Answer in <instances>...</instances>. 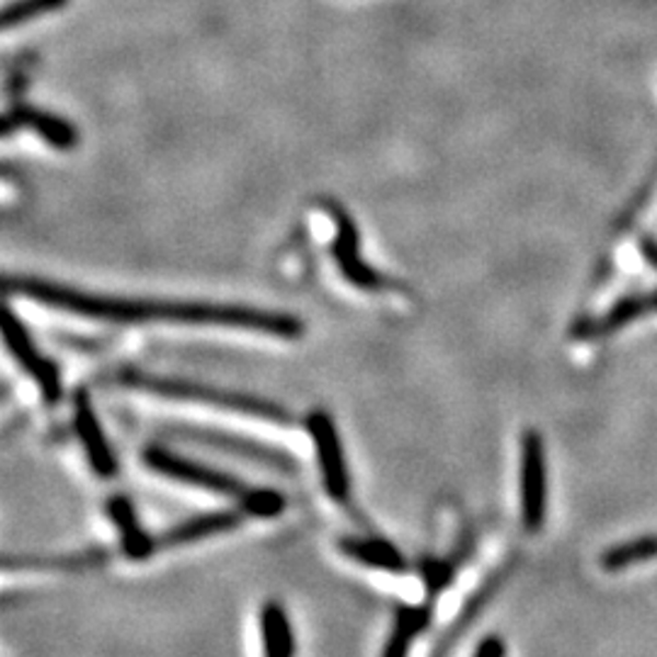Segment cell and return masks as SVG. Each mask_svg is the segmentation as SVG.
Masks as SVG:
<instances>
[{
	"mask_svg": "<svg viewBox=\"0 0 657 657\" xmlns=\"http://www.w3.org/2000/svg\"><path fill=\"white\" fill-rule=\"evenodd\" d=\"M5 290L10 295H22L37 304L54 307V310L91 316V320L119 322V324H191V326H229L261 332L280 338H298L304 334V322L300 316L276 310H258V307L241 304H210V302H181V300H131L110 298V295H93L64 285H54L39 278L8 276Z\"/></svg>",
	"mask_w": 657,
	"mask_h": 657,
	"instance_id": "1",
	"label": "cell"
},
{
	"mask_svg": "<svg viewBox=\"0 0 657 657\" xmlns=\"http://www.w3.org/2000/svg\"><path fill=\"white\" fill-rule=\"evenodd\" d=\"M117 382L123 388L153 392V394H161V397H169V400L195 402V404H205V407L261 416V419L273 422V424H285V426L292 424V416L288 410L283 407V404L266 400V397H256V394L203 385V382H193V380H183V378L149 376V372H141V370L119 372Z\"/></svg>",
	"mask_w": 657,
	"mask_h": 657,
	"instance_id": "2",
	"label": "cell"
},
{
	"mask_svg": "<svg viewBox=\"0 0 657 657\" xmlns=\"http://www.w3.org/2000/svg\"><path fill=\"white\" fill-rule=\"evenodd\" d=\"M519 509L526 531H541L548 514V458L543 436L526 429L519 441Z\"/></svg>",
	"mask_w": 657,
	"mask_h": 657,
	"instance_id": "3",
	"label": "cell"
},
{
	"mask_svg": "<svg viewBox=\"0 0 657 657\" xmlns=\"http://www.w3.org/2000/svg\"><path fill=\"white\" fill-rule=\"evenodd\" d=\"M304 429L310 434L316 453V465L322 473L326 495L336 504L350 502V473L344 456L342 434L336 429L334 416L324 410H314L304 416Z\"/></svg>",
	"mask_w": 657,
	"mask_h": 657,
	"instance_id": "4",
	"label": "cell"
},
{
	"mask_svg": "<svg viewBox=\"0 0 657 657\" xmlns=\"http://www.w3.org/2000/svg\"><path fill=\"white\" fill-rule=\"evenodd\" d=\"M141 458H145V465L153 470V473L173 482H183V485L217 492V495H227L234 499H239L249 489L244 482L237 480L234 475L222 473V470H215L205 463H197V460L169 451V448L163 446H149Z\"/></svg>",
	"mask_w": 657,
	"mask_h": 657,
	"instance_id": "5",
	"label": "cell"
},
{
	"mask_svg": "<svg viewBox=\"0 0 657 657\" xmlns=\"http://www.w3.org/2000/svg\"><path fill=\"white\" fill-rule=\"evenodd\" d=\"M171 436L181 438V441H191L205 448H215V451L222 453H232L249 460V463H256L270 470H280V473H292L298 470V463L290 453H285L283 448L276 446H266L258 441H249L244 436L229 434L222 429H205V426H193V424H175L169 429Z\"/></svg>",
	"mask_w": 657,
	"mask_h": 657,
	"instance_id": "6",
	"label": "cell"
},
{
	"mask_svg": "<svg viewBox=\"0 0 657 657\" xmlns=\"http://www.w3.org/2000/svg\"><path fill=\"white\" fill-rule=\"evenodd\" d=\"M3 338L8 350L15 358V364L27 372L32 382L37 385V390L42 392L44 402L57 404L64 394L61 372L57 364H54L49 356H44L37 348V344L32 342L25 324L20 322V316L10 310V307H5L3 312Z\"/></svg>",
	"mask_w": 657,
	"mask_h": 657,
	"instance_id": "7",
	"label": "cell"
},
{
	"mask_svg": "<svg viewBox=\"0 0 657 657\" xmlns=\"http://www.w3.org/2000/svg\"><path fill=\"white\" fill-rule=\"evenodd\" d=\"M324 210L334 217L336 224V237L332 244V254L338 270L346 278L348 285H354L358 290H368V292H378L390 288V280L378 273L376 268H370L368 263L360 256V237H358V227L354 222L342 205L338 203H326Z\"/></svg>",
	"mask_w": 657,
	"mask_h": 657,
	"instance_id": "8",
	"label": "cell"
},
{
	"mask_svg": "<svg viewBox=\"0 0 657 657\" xmlns=\"http://www.w3.org/2000/svg\"><path fill=\"white\" fill-rule=\"evenodd\" d=\"M71 414H73V429L83 446V453L88 458L93 473L101 480H113L119 470L117 456L113 446L107 441V434L103 429L101 419L93 410V402L88 397L85 390H76L71 400Z\"/></svg>",
	"mask_w": 657,
	"mask_h": 657,
	"instance_id": "9",
	"label": "cell"
},
{
	"mask_svg": "<svg viewBox=\"0 0 657 657\" xmlns=\"http://www.w3.org/2000/svg\"><path fill=\"white\" fill-rule=\"evenodd\" d=\"M15 129H30L42 137L51 149L57 151H71L79 145V131L59 115H51L47 110L27 107V105H15L8 110L3 119V137H10Z\"/></svg>",
	"mask_w": 657,
	"mask_h": 657,
	"instance_id": "10",
	"label": "cell"
},
{
	"mask_svg": "<svg viewBox=\"0 0 657 657\" xmlns=\"http://www.w3.org/2000/svg\"><path fill=\"white\" fill-rule=\"evenodd\" d=\"M244 519H246V511L241 507L197 514V517H191V519H185L181 523H175L173 529H169L166 533H161L159 535V548H178V545L200 543L205 539H212V535L237 529V526Z\"/></svg>",
	"mask_w": 657,
	"mask_h": 657,
	"instance_id": "11",
	"label": "cell"
},
{
	"mask_svg": "<svg viewBox=\"0 0 657 657\" xmlns=\"http://www.w3.org/2000/svg\"><path fill=\"white\" fill-rule=\"evenodd\" d=\"M107 517L119 533V545L129 561H149V557L159 551V539H151L141 526L135 504L125 495H113L107 499Z\"/></svg>",
	"mask_w": 657,
	"mask_h": 657,
	"instance_id": "12",
	"label": "cell"
},
{
	"mask_svg": "<svg viewBox=\"0 0 657 657\" xmlns=\"http://www.w3.org/2000/svg\"><path fill=\"white\" fill-rule=\"evenodd\" d=\"M342 553L350 561H356L372 569H382V573H404L407 561L404 555L385 539H360V535H346L338 541Z\"/></svg>",
	"mask_w": 657,
	"mask_h": 657,
	"instance_id": "13",
	"label": "cell"
},
{
	"mask_svg": "<svg viewBox=\"0 0 657 657\" xmlns=\"http://www.w3.org/2000/svg\"><path fill=\"white\" fill-rule=\"evenodd\" d=\"M431 607L422 604V607H397L394 611V621L388 635L385 648H382L380 657H407L414 641L429 629L431 623Z\"/></svg>",
	"mask_w": 657,
	"mask_h": 657,
	"instance_id": "14",
	"label": "cell"
},
{
	"mask_svg": "<svg viewBox=\"0 0 657 657\" xmlns=\"http://www.w3.org/2000/svg\"><path fill=\"white\" fill-rule=\"evenodd\" d=\"M263 657H295V633L288 611L278 601H266L261 609Z\"/></svg>",
	"mask_w": 657,
	"mask_h": 657,
	"instance_id": "15",
	"label": "cell"
},
{
	"mask_svg": "<svg viewBox=\"0 0 657 657\" xmlns=\"http://www.w3.org/2000/svg\"><path fill=\"white\" fill-rule=\"evenodd\" d=\"M657 557V535H641V539L623 541L601 553V567L609 573H619L631 565L648 563Z\"/></svg>",
	"mask_w": 657,
	"mask_h": 657,
	"instance_id": "16",
	"label": "cell"
},
{
	"mask_svg": "<svg viewBox=\"0 0 657 657\" xmlns=\"http://www.w3.org/2000/svg\"><path fill=\"white\" fill-rule=\"evenodd\" d=\"M495 587H497V579H495V583H489V585H485V587H482V589H477V591H475L473 599L468 601L465 609L460 611V616L453 621V626L448 629V631L443 633V638L436 643V648H434L431 657H446V655H448V650L453 648V645H456V641L460 638V635H463V633H465V629L470 626V623L475 621L477 611H480V609H482V604H485V601L492 597V591H495Z\"/></svg>",
	"mask_w": 657,
	"mask_h": 657,
	"instance_id": "17",
	"label": "cell"
},
{
	"mask_svg": "<svg viewBox=\"0 0 657 657\" xmlns=\"http://www.w3.org/2000/svg\"><path fill=\"white\" fill-rule=\"evenodd\" d=\"M650 310H657V292L645 295V298H629L619 302L616 307H611V312L604 316V320L587 328V334H609L613 328H621L623 324L633 322L635 316H641Z\"/></svg>",
	"mask_w": 657,
	"mask_h": 657,
	"instance_id": "18",
	"label": "cell"
},
{
	"mask_svg": "<svg viewBox=\"0 0 657 657\" xmlns=\"http://www.w3.org/2000/svg\"><path fill=\"white\" fill-rule=\"evenodd\" d=\"M237 502L239 507L246 511V517H256V519H273L285 509V497L280 492L263 489V487H249Z\"/></svg>",
	"mask_w": 657,
	"mask_h": 657,
	"instance_id": "19",
	"label": "cell"
},
{
	"mask_svg": "<svg viewBox=\"0 0 657 657\" xmlns=\"http://www.w3.org/2000/svg\"><path fill=\"white\" fill-rule=\"evenodd\" d=\"M69 0H18V3L8 5L3 13V30H13L25 22L42 18L54 10H61Z\"/></svg>",
	"mask_w": 657,
	"mask_h": 657,
	"instance_id": "20",
	"label": "cell"
},
{
	"mask_svg": "<svg viewBox=\"0 0 657 657\" xmlns=\"http://www.w3.org/2000/svg\"><path fill=\"white\" fill-rule=\"evenodd\" d=\"M456 575V565L451 561H429L422 567V579L426 585V591L431 597H438L441 591L451 585V579Z\"/></svg>",
	"mask_w": 657,
	"mask_h": 657,
	"instance_id": "21",
	"label": "cell"
},
{
	"mask_svg": "<svg viewBox=\"0 0 657 657\" xmlns=\"http://www.w3.org/2000/svg\"><path fill=\"white\" fill-rule=\"evenodd\" d=\"M504 655H507V645H504L499 635H487L485 641H480L473 657H504Z\"/></svg>",
	"mask_w": 657,
	"mask_h": 657,
	"instance_id": "22",
	"label": "cell"
}]
</instances>
